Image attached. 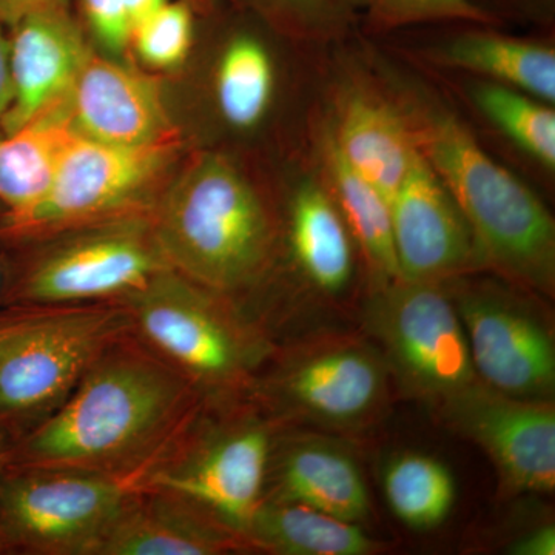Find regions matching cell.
I'll use <instances>...</instances> for the list:
<instances>
[{
	"label": "cell",
	"mask_w": 555,
	"mask_h": 555,
	"mask_svg": "<svg viewBox=\"0 0 555 555\" xmlns=\"http://www.w3.org/2000/svg\"><path fill=\"white\" fill-rule=\"evenodd\" d=\"M206 398L131 331L102 350L56 414L3 452V467L145 478Z\"/></svg>",
	"instance_id": "obj_1"
},
{
	"label": "cell",
	"mask_w": 555,
	"mask_h": 555,
	"mask_svg": "<svg viewBox=\"0 0 555 555\" xmlns=\"http://www.w3.org/2000/svg\"><path fill=\"white\" fill-rule=\"evenodd\" d=\"M396 101L416 149L462 210L483 269L511 286L554 297L555 222L545 204L436 98L408 87Z\"/></svg>",
	"instance_id": "obj_2"
},
{
	"label": "cell",
	"mask_w": 555,
	"mask_h": 555,
	"mask_svg": "<svg viewBox=\"0 0 555 555\" xmlns=\"http://www.w3.org/2000/svg\"><path fill=\"white\" fill-rule=\"evenodd\" d=\"M152 222L171 269L240 306L275 261V214L221 153L196 156L160 193Z\"/></svg>",
	"instance_id": "obj_3"
},
{
	"label": "cell",
	"mask_w": 555,
	"mask_h": 555,
	"mask_svg": "<svg viewBox=\"0 0 555 555\" xmlns=\"http://www.w3.org/2000/svg\"><path fill=\"white\" fill-rule=\"evenodd\" d=\"M133 331L122 301L0 308V448L46 423L94 360Z\"/></svg>",
	"instance_id": "obj_4"
},
{
	"label": "cell",
	"mask_w": 555,
	"mask_h": 555,
	"mask_svg": "<svg viewBox=\"0 0 555 555\" xmlns=\"http://www.w3.org/2000/svg\"><path fill=\"white\" fill-rule=\"evenodd\" d=\"M122 302L130 310L134 335L207 401L250 397L275 349L261 324L240 305L173 269Z\"/></svg>",
	"instance_id": "obj_5"
},
{
	"label": "cell",
	"mask_w": 555,
	"mask_h": 555,
	"mask_svg": "<svg viewBox=\"0 0 555 555\" xmlns=\"http://www.w3.org/2000/svg\"><path fill=\"white\" fill-rule=\"evenodd\" d=\"M13 247L22 255L0 286V308L122 301L171 269L152 217L83 225Z\"/></svg>",
	"instance_id": "obj_6"
},
{
	"label": "cell",
	"mask_w": 555,
	"mask_h": 555,
	"mask_svg": "<svg viewBox=\"0 0 555 555\" xmlns=\"http://www.w3.org/2000/svg\"><path fill=\"white\" fill-rule=\"evenodd\" d=\"M278 429L251 397L206 400L142 485L189 496L243 535L264 500Z\"/></svg>",
	"instance_id": "obj_7"
},
{
	"label": "cell",
	"mask_w": 555,
	"mask_h": 555,
	"mask_svg": "<svg viewBox=\"0 0 555 555\" xmlns=\"http://www.w3.org/2000/svg\"><path fill=\"white\" fill-rule=\"evenodd\" d=\"M178 137L147 145H109L76 134L62 153L49 192L30 210L0 217V241L14 246L64 230L152 217L160 177Z\"/></svg>",
	"instance_id": "obj_8"
},
{
	"label": "cell",
	"mask_w": 555,
	"mask_h": 555,
	"mask_svg": "<svg viewBox=\"0 0 555 555\" xmlns=\"http://www.w3.org/2000/svg\"><path fill=\"white\" fill-rule=\"evenodd\" d=\"M133 478L83 470L3 467V554L94 555L133 489Z\"/></svg>",
	"instance_id": "obj_9"
},
{
	"label": "cell",
	"mask_w": 555,
	"mask_h": 555,
	"mask_svg": "<svg viewBox=\"0 0 555 555\" xmlns=\"http://www.w3.org/2000/svg\"><path fill=\"white\" fill-rule=\"evenodd\" d=\"M367 331L408 396L440 406L477 382L465 328L449 284L396 280L374 287Z\"/></svg>",
	"instance_id": "obj_10"
},
{
	"label": "cell",
	"mask_w": 555,
	"mask_h": 555,
	"mask_svg": "<svg viewBox=\"0 0 555 555\" xmlns=\"http://www.w3.org/2000/svg\"><path fill=\"white\" fill-rule=\"evenodd\" d=\"M385 358L356 339L299 347L266 361L250 397L276 423L313 422L353 429L366 425L387 393Z\"/></svg>",
	"instance_id": "obj_11"
},
{
	"label": "cell",
	"mask_w": 555,
	"mask_h": 555,
	"mask_svg": "<svg viewBox=\"0 0 555 555\" xmlns=\"http://www.w3.org/2000/svg\"><path fill=\"white\" fill-rule=\"evenodd\" d=\"M478 382L505 396L553 400V327L513 287L448 281Z\"/></svg>",
	"instance_id": "obj_12"
},
{
	"label": "cell",
	"mask_w": 555,
	"mask_h": 555,
	"mask_svg": "<svg viewBox=\"0 0 555 555\" xmlns=\"http://www.w3.org/2000/svg\"><path fill=\"white\" fill-rule=\"evenodd\" d=\"M438 408L448 426L489 455L506 494L554 491L553 400L505 396L477 379Z\"/></svg>",
	"instance_id": "obj_13"
},
{
	"label": "cell",
	"mask_w": 555,
	"mask_h": 555,
	"mask_svg": "<svg viewBox=\"0 0 555 555\" xmlns=\"http://www.w3.org/2000/svg\"><path fill=\"white\" fill-rule=\"evenodd\" d=\"M390 217L401 280L447 283L483 270L462 210L420 152L390 198Z\"/></svg>",
	"instance_id": "obj_14"
},
{
	"label": "cell",
	"mask_w": 555,
	"mask_h": 555,
	"mask_svg": "<svg viewBox=\"0 0 555 555\" xmlns=\"http://www.w3.org/2000/svg\"><path fill=\"white\" fill-rule=\"evenodd\" d=\"M73 130L109 145H147L177 137L155 80L90 53L67 94Z\"/></svg>",
	"instance_id": "obj_15"
},
{
	"label": "cell",
	"mask_w": 555,
	"mask_h": 555,
	"mask_svg": "<svg viewBox=\"0 0 555 555\" xmlns=\"http://www.w3.org/2000/svg\"><path fill=\"white\" fill-rule=\"evenodd\" d=\"M250 551L243 535L189 496L133 489L94 555H221Z\"/></svg>",
	"instance_id": "obj_16"
},
{
	"label": "cell",
	"mask_w": 555,
	"mask_h": 555,
	"mask_svg": "<svg viewBox=\"0 0 555 555\" xmlns=\"http://www.w3.org/2000/svg\"><path fill=\"white\" fill-rule=\"evenodd\" d=\"M90 53L67 9L38 11L17 21L9 38L13 101L2 133L21 130L64 100Z\"/></svg>",
	"instance_id": "obj_17"
},
{
	"label": "cell",
	"mask_w": 555,
	"mask_h": 555,
	"mask_svg": "<svg viewBox=\"0 0 555 555\" xmlns=\"http://www.w3.org/2000/svg\"><path fill=\"white\" fill-rule=\"evenodd\" d=\"M327 130L346 163L390 203L418 153L397 101L375 90L349 87L338 98Z\"/></svg>",
	"instance_id": "obj_18"
},
{
	"label": "cell",
	"mask_w": 555,
	"mask_h": 555,
	"mask_svg": "<svg viewBox=\"0 0 555 555\" xmlns=\"http://www.w3.org/2000/svg\"><path fill=\"white\" fill-rule=\"evenodd\" d=\"M264 500L299 503L353 524L369 514L366 481L352 456L332 444L278 433Z\"/></svg>",
	"instance_id": "obj_19"
},
{
	"label": "cell",
	"mask_w": 555,
	"mask_h": 555,
	"mask_svg": "<svg viewBox=\"0 0 555 555\" xmlns=\"http://www.w3.org/2000/svg\"><path fill=\"white\" fill-rule=\"evenodd\" d=\"M287 233L306 280L328 297L345 294L356 275V241L323 179H306L295 190Z\"/></svg>",
	"instance_id": "obj_20"
},
{
	"label": "cell",
	"mask_w": 555,
	"mask_h": 555,
	"mask_svg": "<svg viewBox=\"0 0 555 555\" xmlns=\"http://www.w3.org/2000/svg\"><path fill=\"white\" fill-rule=\"evenodd\" d=\"M430 56L443 67L525 91L554 105L555 50L547 43L474 25L443 40Z\"/></svg>",
	"instance_id": "obj_21"
},
{
	"label": "cell",
	"mask_w": 555,
	"mask_h": 555,
	"mask_svg": "<svg viewBox=\"0 0 555 555\" xmlns=\"http://www.w3.org/2000/svg\"><path fill=\"white\" fill-rule=\"evenodd\" d=\"M320 139V178L337 203L350 235L363 255L374 287L400 280L389 199L339 155L327 127Z\"/></svg>",
	"instance_id": "obj_22"
},
{
	"label": "cell",
	"mask_w": 555,
	"mask_h": 555,
	"mask_svg": "<svg viewBox=\"0 0 555 555\" xmlns=\"http://www.w3.org/2000/svg\"><path fill=\"white\" fill-rule=\"evenodd\" d=\"M76 137L67 96L27 126L0 137V203L3 215L30 210L49 192L62 153Z\"/></svg>",
	"instance_id": "obj_23"
},
{
	"label": "cell",
	"mask_w": 555,
	"mask_h": 555,
	"mask_svg": "<svg viewBox=\"0 0 555 555\" xmlns=\"http://www.w3.org/2000/svg\"><path fill=\"white\" fill-rule=\"evenodd\" d=\"M243 535L250 551L270 554L369 555L382 547L353 521L275 500H262Z\"/></svg>",
	"instance_id": "obj_24"
},
{
	"label": "cell",
	"mask_w": 555,
	"mask_h": 555,
	"mask_svg": "<svg viewBox=\"0 0 555 555\" xmlns=\"http://www.w3.org/2000/svg\"><path fill=\"white\" fill-rule=\"evenodd\" d=\"M276 65L264 40L236 33L222 49L215 72V104L230 129L250 131L268 118L276 93Z\"/></svg>",
	"instance_id": "obj_25"
},
{
	"label": "cell",
	"mask_w": 555,
	"mask_h": 555,
	"mask_svg": "<svg viewBox=\"0 0 555 555\" xmlns=\"http://www.w3.org/2000/svg\"><path fill=\"white\" fill-rule=\"evenodd\" d=\"M470 101L489 126L547 173L555 170V109L525 91L477 79Z\"/></svg>",
	"instance_id": "obj_26"
},
{
	"label": "cell",
	"mask_w": 555,
	"mask_h": 555,
	"mask_svg": "<svg viewBox=\"0 0 555 555\" xmlns=\"http://www.w3.org/2000/svg\"><path fill=\"white\" fill-rule=\"evenodd\" d=\"M383 488L393 514L415 529L440 525L454 505V477L429 455H398L386 467Z\"/></svg>",
	"instance_id": "obj_27"
},
{
	"label": "cell",
	"mask_w": 555,
	"mask_h": 555,
	"mask_svg": "<svg viewBox=\"0 0 555 555\" xmlns=\"http://www.w3.org/2000/svg\"><path fill=\"white\" fill-rule=\"evenodd\" d=\"M358 10L375 31L429 24H499V17L476 0H358Z\"/></svg>",
	"instance_id": "obj_28"
},
{
	"label": "cell",
	"mask_w": 555,
	"mask_h": 555,
	"mask_svg": "<svg viewBox=\"0 0 555 555\" xmlns=\"http://www.w3.org/2000/svg\"><path fill=\"white\" fill-rule=\"evenodd\" d=\"M193 40L192 11L185 3H164L134 27L139 57L156 68H173L188 57Z\"/></svg>",
	"instance_id": "obj_29"
},
{
	"label": "cell",
	"mask_w": 555,
	"mask_h": 555,
	"mask_svg": "<svg viewBox=\"0 0 555 555\" xmlns=\"http://www.w3.org/2000/svg\"><path fill=\"white\" fill-rule=\"evenodd\" d=\"M291 30L312 40L345 35L360 16L358 0H259Z\"/></svg>",
	"instance_id": "obj_30"
},
{
	"label": "cell",
	"mask_w": 555,
	"mask_h": 555,
	"mask_svg": "<svg viewBox=\"0 0 555 555\" xmlns=\"http://www.w3.org/2000/svg\"><path fill=\"white\" fill-rule=\"evenodd\" d=\"M82 9L98 42L109 53H124L133 36L126 0H82Z\"/></svg>",
	"instance_id": "obj_31"
},
{
	"label": "cell",
	"mask_w": 555,
	"mask_h": 555,
	"mask_svg": "<svg viewBox=\"0 0 555 555\" xmlns=\"http://www.w3.org/2000/svg\"><path fill=\"white\" fill-rule=\"evenodd\" d=\"M68 0H0V24L13 27L22 17L46 10L67 9Z\"/></svg>",
	"instance_id": "obj_32"
},
{
	"label": "cell",
	"mask_w": 555,
	"mask_h": 555,
	"mask_svg": "<svg viewBox=\"0 0 555 555\" xmlns=\"http://www.w3.org/2000/svg\"><path fill=\"white\" fill-rule=\"evenodd\" d=\"M509 554L514 555H554L555 554V528L543 526L520 539L509 547Z\"/></svg>",
	"instance_id": "obj_33"
},
{
	"label": "cell",
	"mask_w": 555,
	"mask_h": 555,
	"mask_svg": "<svg viewBox=\"0 0 555 555\" xmlns=\"http://www.w3.org/2000/svg\"><path fill=\"white\" fill-rule=\"evenodd\" d=\"M11 101H13V86H11L10 76L9 38L0 24V137H3L2 120L9 112Z\"/></svg>",
	"instance_id": "obj_34"
},
{
	"label": "cell",
	"mask_w": 555,
	"mask_h": 555,
	"mask_svg": "<svg viewBox=\"0 0 555 555\" xmlns=\"http://www.w3.org/2000/svg\"><path fill=\"white\" fill-rule=\"evenodd\" d=\"M167 0H126L127 14L131 24V30H134L138 24H141L145 17H149L153 11L160 9Z\"/></svg>",
	"instance_id": "obj_35"
},
{
	"label": "cell",
	"mask_w": 555,
	"mask_h": 555,
	"mask_svg": "<svg viewBox=\"0 0 555 555\" xmlns=\"http://www.w3.org/2000/svg\"><path fill=\"white\" fill-rule=\"evenodd\" d=\"M2 470H3V451H2V448H0V477H2ZM0 554H3L2 546H0Z\"/></svg>",
	"instance_id": "obj_36"
},
{
	"label": "cell",
	"mask_w": 555,
	"mask_h": 555,
	"mask_svg": "<svg viewBox=\"0 0 555 555\" xmlns=\"http://www.w3.org/2000/svg\"><path fill=\"white\" fill-rule=\"evenodd\" d=\"M532 2H543V5L550 7L553 5L554 0H532Z\"/></svg>",
	"instance_id": "obj_37"
},
{
	"label": "cell",
	"mask_w": 555,
	"mask_h": 555,
	"mask_svg": "<svg viewBox=\"0 0 555 555\" xmlns=\"http://www.w3.org/2000/svg\"><path fill=\"white\" fill-rule=\"evenodd\" d=\"M201 2H211V0H201Z\"/></svg>",
	"instance_id": "obj_38"
}]
</instances>
